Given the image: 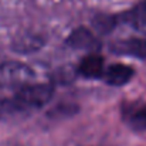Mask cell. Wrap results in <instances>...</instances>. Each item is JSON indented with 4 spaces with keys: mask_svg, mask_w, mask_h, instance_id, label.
Here are the masks:
<instances>
[{
    "mask_svg": "<svg viewBox=\"0 0 146 146\" xmlns=\"http://www.w3.org/2000/svg\"><path fill=\"white\" fill-rule=\"evenodd\" d=\"M54 95V87L51 84L31 82L24 87L17 88L14 98L29 111L33 112L36 109H41L46 106Z\"/></svg>",
    "mask_w": 146,
    "mask_h": 146,
    "instance_id": "obj_1",
    "label": "cell"
},
{
    "mask_svg": "<svg viewBox=\"0 0 146 146\" xmlns=\"http://www.w3.org/2000/svg\"><path fill=\"white\" fill-rule=\"evenodd\" d=\"M34 70L21 61H4L0 64V85L20 88L34 81Z\"/></svg>",
    "mask_w": 146,
    "mask_h": 146,
    "instance_id": "obj_2",
    "label": "cell"
},
{
    "mask_svg": "<svg viewBox=\"0 0 146 146\" xmlns=\"http://www.w3.org/2000/svg\"><path fill=\"white\" fill-rule=\"evenodd\" d=\"M47 43V37L40 31H23L17 34L11 41V50L17 54H34L44 48Z\"/></svg>",
    "mask_w": 146,
    "mask_h": 146,
    "instance_id": "obj_3",
    "label": "cell"
},
{
    "mask_svg": "<svg viewBox=\"0 0 146 146\" xmlns=\"http://www.w3.org/2000/svg\"><path fill=\"white\" fill-rule=\"evenodd\" d=\"M111 51L119 55H129L138 60H146V36L115 41L111 46Z\"/></svg>",
    "mask_w": 146,
    "mask_h": 146,
    "instance_id": "obj_4",
    "label": "cell"
},
{
    "mask_svg": "<svg viewBox=\"0 0 146 146\" xmlns=\"http://www.w3.org/2000/svg\"><path fill=\"white\" fill-rule=\"evenodd\" d=\"M67 44L75 50H87L91 52H95L101 46L98 38L87 27H78L72 30L67 38Z\"/></svg>",
    "mask_w": 146,
    "mask_h": 146,
    "instance_id": "obj_5",
    "label": "cell"
},
{
    "mask_svg": "<svg viewBox=\"0 0 146 146\" xmlns=\"http://www.w3.org/2000/svg\"><path fill=\"white\" fill-rule=\"evenodd\" d=\"M133 75H135V71L132 67L116 62L104 70L102 78L111 87H122V85H126L132 80Z\"/></svg>",
    "mask_w": 146,
    "mask_h": 146,
    "instance_id": "obj_6",
    "label": "cell"
},
{
    "mask_svg": "<svg viewBox=\"0 0 146 146\" xmlns=\"http://www.w3.org/2000/svg\"><path fill=\"white\" fill-rule=\"evenodd\" d=\"M104 70V58L95 52L85 55L77 67V72L84 78H99L102 77Z\"/></svg>",
    "mask_w": 146,
    "mask_h": 146,
    "instance_id": "obj_7",
    "label": "cell"
},
{
    "mask_svg": "<svg viewBox=\"0 0 146 146\" xmlns=\"http://www.w3.org/2000/svg\"><path fill=\"white\" fill-rule=\"evenodd\" d=\"M30 112L16 99L14 97L6 98L3 101H0V118L1 119H20L27 116Z\"/></svg>",
    "mask_w": 146,
    "mask_h": 146,
    "instance_id": "obj_8",
    "label": "cell"
},
{
    "mask_svg": "<svg viewBox=\"0 0 146 146\" xmlns=\"http://www.w3.org/2000/svg\"><path fill=\"white\" fill-rule=\"evenodd\" d=\"M121 20L128 23L129 26L138 29V30H146V0L139 3L138 6L132 7L131 10L125 11L121 16Z\"/></svg>",
    "mask_w": 146,
    "mask_h": 146,
    "instance_id": "obj_9",
    "label": "cell"
},
{
    "mask_svg": "<svg viewBox=\"0 0 146 146\" xmlns=\"http://www.w3.org/2000/svg\"><path fill=\"white\" fill-rule=\"evenodd\" d=\"M126 122L136 132L146 131V104L126 112Z\"/></svg>",
    "mask_w": 146,
    "mask_h": 146,
    "instance_id": "obj_10",
    "label": "cell"
},
{
    "mask_svg": "<svg viewBox=\"0 0 146 146\" xmlns=\"http://www.w3.org/2000/svg\"><path fill=\"white\" fill-rule=\"evenodd\" d=\"M118 19L119 17L111 14H98L92 19V26L99 34H108L118 26Z\"/></svg>",
    "mask_w": 146,
    "mask_h": 146,
    "instance_id": "obj_11",
    "label": "cell"
}]
</instances>
